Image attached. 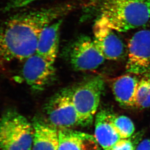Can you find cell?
<instances>
[{
    "mask_svg": "<svg viewBox=\"0 0 150 150\" xmlns=\"http://www.w3.org/2000/svg\"><path fill=\"white\" fill-rule=\"evenodd\" d=\"M72 3L28 10L14 15L0 25V62L24 61L36 53L45 27L69 13Z\"/></svg>",
    "mask_w": 150,
    "mask_h": 150,
    "instance_id": "6da1fadb",
    "label": "cell"
},
{
    "mask_svg": "<svg viewBox=\"0 0 150 150\" xmlns=\"http://www.w3.org/2000/svg\"><path fill=\"white\" fill-rule=\"evenodd\" d=\"M98 20L119 32L146 25L150 19V0H103Z\"/></svg>",
    "mask_w": 150,
    "mask_h": 150,
    "instance_id": "7a4b0ae2",
    "label": "cell"
},
{
    "mask_svg": "<svg viewBox=\"0 0 150 150\" xmlns=\"http://www.w3.org/2000/svg\"><path fill=\"white\" fill-rule=\"evenodd\" d=\"M32 123L13 109L6 110L0 118V150H32Z\"/></svg>",
    "mask_w": 150,
    "mask_h": 150,
    "instance_id": "3957f363",
    "label": "cell"
},
{
    "mask_svg": "<svg viewBox=\"0 0 150 150\" xmlns=\"http://www.w3.org/2000/svg\"><path fill=\"white\" fill-rule=\"evenodd\" d=\"M104 89L103 79L94 76L83 81L71 89L72 100L81 126L90 125L92 122Z\"/></svg>",
    "mask_w": 150,
    "mask_h": 150,
    "instance_id": "277c9868",
    "label": "cell"
},
{
    "mask_svg": "<svg viewBox=\"0 0 150 150\" xmlns=\"http://www.w3.org/2000/svg\"><path fill=\"white\" fill-rule=\"evenodd\" d=\"M44 110L43 120L57 130L81 126L72 100L71 89H64L57 93L45 104Z\"/></svg>",
    "mask_w": 150,
    "mask_h": 150,
    "instance_id": "5b68a950",
    "label": "cell"
},
{
    "mask_svg": "<svg viewBox=\"0 0 150 150\" xmlns=\"http://www.w3.org/2000/svg\"><path fill=\"white\" fill-rule=\"evenodd\" d=\"M126 69L133 75L150 73V30L139 31L129 40Z\"/></svg>",
    "mask_w": 150,
    "mask_h": 150,
    "instance_id": "8992f818",
    "label": "cell"
},
{
    "mask_svg": "<svg viewBox=\"0 0 150 150\" xmlns=\"http://www.w3.org/2000/svg\"><path fill=\"white\" fill-rule=\"evenodd\" d=\"M69 60L74 69L84 71L96 69L103 64L105 59L98 50L93 39L81 36L73 43Z\"/></svg>",
    "mask_w": 150,
    "mask_h": 150,
    "instance_id": "52a82bcc",
    "label": "cell"
},
{
    "mask_svg": "<svg viewBox=\"0 0 150 150\" xmlns=\"http://www.w3.org/2000/svg\"><path fill=\"white\" fill-rule=\"evenodd\" d=\"M24 62L22 76L26 84L33 91L45 89L55 76L54 64L36 53Z\"/></svg>",
    "mask_w": 150,
    "mask_h": 150,
    "instance_id": "ba28073f",
    "label": "cell"
},
{
    "mask_svg": "<svg viewBox=\"0 0 150 150\" xmlns=\"http://www.w3.org/2000/svg\"><path fill=\"white\" fill-rule=\"evenodd\" d=\"M117 31L97 20L93 27L94 42L105 59H120L125 54V46Z\"/></svg>",
    "mask_w": 150,
    "mask_h": 150,
    "instance_id": "9c48e42d",
    "label": "cell"
},
{
    "mask_svg": "<svg viewBox=\"0 0 150 150\" xmlns=\"http://www.w3.org/2000/svg\"><path fill=\"white\" fill-rule=\"evenodd\" d=\"M62 19H59L43 29L37 46L36 53L54 64L59 51V32Z\"/></svg>",
    "mask_w": 150,
    "mask_h": 150,
    "instance_id": "30bf717a",
    "label": "cell"
},
{
    "mask_svg": "<svg viewBox=\"0 0 150 150\" xmlns=\"http://www.w3.org/2000/svg\"><path fill=\"white\" fill-rule=\"evenodd\" d=\"M113 115L111 112L102 110L96 115L95 137L104 150H111L121 139L112 124Z\"/></svg>",
    "mask_w": 150,
    "mask_h": 150,
    "instance_id": "8fae6325",
    "label": "cell"
},
{
    "mask_svg": "<svg viewBox=\"0 0 150 150\" xmlns=\"http://www.w3.org/2000/svg\"><path fill=\"white\" fill-rule=\"evenodd\" d=\"M139 79L133 74H126L115 78L112 89L117 102L126 108L136 107V93Z\"/></svg>",
    "mask_w": 150,
    "mask_h": 150,
    "instance_id": "7c38bea8",
    "label": "cell"
},
{
    "mask_svg": "<svg viewBox=\"0 0 150 150\" xmlns=\"http://www.w3.org/2000/svg\"><path fill=\"white\" fill-rule=\"evenodd\" d=\"M58 150H98L97 140L90 134L71 129L58 130Z\"/></svg>",
    "mask_w": 150,
    "mask_h": 150,
    "instance_id": "4fadbf2b",
    "label": "cell"
},
{
    "mask_svg": "<svg viewBox=\"0 0 150 150\" xmlns=\"http://www.w3.org/2000/svg\"><path fill=\"white\" fill-rule=\"evenodd\" d=\"M34 136L32 150H58V130L46 123L42 118H35L32 122Z\"/></svg>",
    "mask_w": 150,
    "mask_h": 150,
    "instance_id": "5bb4252c",
    "label": "cell"
},
{
    "mask_svg": "<svg viewBox=\"0 0 150 150\" xmlns=\"http://www.w3.org/2000/svg\"><path fill=\"white\" fill-rule=\"evenodd\" d=\"M136 107L140 109L150 107V73L139 80L136 93Z\"/></svg>",
    "mask_w": 150,
    "mask_h": 150,
    "instance_id": "9a60e30c",
    "label": "cell"
},
{
    "mask_svg": "<svg viewBox=\"0 0 150 150\" xmlns=\"http://www.w3.org/2000/svg\"><path fill=\"white\" fill-rule=\"evenodd\" d=\"M112 122L121 139L130 137L134 132V124L128 117L125 115L117 116L114 114Z\"/></svg>",
    "mask_w": 150,
    "mask_h": 150,
    "instance_id": "2e32d148",
    "label": "cell"
},
{
    "mask_svg": "<svg viewBox=\"0 0 150 150\" xmlns=\"http://www.w3.org/2000/svg\"><path fill=\"white\" fill-rule=\"evenodd\" d=\"M40 0H6L4 10L5 12L12 11L27 7Z\"/></svg>",
    "mask_w": 150,
    "mask_h": 150,
    "instance_id": "e0dca14e",
    "label": "cell"
},
{
    "mask_svg": "<svg viewBox=\"0 0 150 150\" xmlns=\"http://www.w3.org/2000/svg\"><path fill=\"white\" fill-rule=\"evenodd\" d=\"M111 150H134V149L130 140L121 139L113 146Z\"/></svg>",
    "mask_w": 150,
    "mask_h": 150,
    "instance_id": "ac0fdd59",
    "label": "cell"
},
{
    "mask_svg": "<svg viewBox=\"0 0 150 150\" xmlns=\"http://www.w3.org/2000/svg\"><path fill=\"white\" fill-rule=\"evenodd\" d=\"M134 150H150V139L142 140Z\"/></svg>",
    "mask_w": 150,
    "mask_h": 150,
    "instance_id": "d6986e66",
    "label": "cell"
}]
</instances>
